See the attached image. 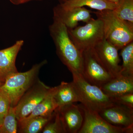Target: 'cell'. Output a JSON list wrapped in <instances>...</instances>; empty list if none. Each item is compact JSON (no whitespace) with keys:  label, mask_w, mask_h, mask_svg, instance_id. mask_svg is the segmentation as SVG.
Listing matches in <instances>:
<instances>
[{"label":"cell","mask_w":133,"mask_h":133,"mask_svg":"<svg viewBox=\"0 0 133 133\" xmlns=\"http://www.w3.org/2000/svg\"><path fill=\"white\" fill-rule=\"evenodd\" d=\"M18 121L16 118L15 107L10 106L0 127V133H16Z\"/></svg>","instance_id":"cell-20"},{"label":"cell","mask_w":133,"mask_h":133,"mask_svg":"<svg viewBox=\"0 0 133 133\" xmlns=\"http://www.w3.org/2000/svg\"><path fill=\"white\" fill-rule=\"evenodd\" d=\"M61 1V3H63L65 2L68 1H70V0H59Z\"/></svg>","instance_id":"cell-29"},{"label":"cell","mask_w":133,"mask_h":133,"mask_svg":"<svg viewBox=\"0 0 133 133\" xmlns=\"http://www.w3.org/2000/svg\"><path fill=\"white\" fill-rule=\"evenodd\" d=\"M116 104L123 105L133 109V93L127 94L112 99Z\"/></svg>","instance_id":"cell-24"},{"label":"cell","mask_w":133,"mask_h":133,"mask_svg":"<svg viewBox=\"0 0 133 133\" xmlns=\"http://www.w3.org/2000/svg\"><path fill=\"white\" fill-rule=\"evenodd\" d=\"M10 106V102L7 96L0 89V124L1 125Z\"/></svg>","instance_id":"cell-23"},{"label":"cell","mask_w":133,"mask_h":133,"mask_svg":"<svg viewBox=\"0 0 133 133\" xmlns=\"http://www.w3.org/2000/svg\"><path fill=\"white\" fill-rule=\"evenodd\" d=\"M10 2L14 5H17L20 4V0H9Z\"/></svg>","instance_id":"cell-26"},{"label":"cell","mask_w":133,"mask_h":133,"mask_svg":"<svg viewBox=\"0 0 133 133\" xmlns=\"http://www.w3.org/2000/svg\"><path fill=\"white\" fill-rule=\"evenodd\" d=\"M86 23L84 26L68 29L70 38L81 53L93 49L105 39L104 23L101 19L92 18Z\"/></svg>","instance_id":"cell-5"},{"label":"cell","mask_w":133,"mask_h":133,"mask_svg":"<svg viewBox=\"0 0 133 133\" xmlns=\"http://www.w3.org/2000/svg\"><path fill=\"white\" fill-rule=\"evenodd\" d=\"M57 108V105L53 97V87H52L48 95L37 104L28 116L25 118H30L37 116L50 117Z\"/></svg>","instance_id":"cell-17"},{"label":"cell","mask_w":133,"mask_h":133,"mask_svg":"<svg viewBox=\"0 0 133 133\" xmlns=\"http://www.w3.org/2000/svg\"><path fill=\"white\" fill-rule=\"evenodd\" d=\"M121 55L123 60L121 75L133 78V41L121 49Z\"/></svg>","instance_id":"cell-19"},{"label":"cell","mask_w":133,"mask_h":133,"mask_svg":"<svg viewBox=\"0 0 133 133\" xmlns=\"http://www.w3.org/2000/svg\"><path fill=\"white\" fill-rule=\"evenodd\" d=\"M59 5L66 9L83 7L86 6L98 11L106 10H113L117 6L116 4L105 0H70L60 3Z\"/></svg>","instance_id":"cell-16"},{"label":"cell","mask_w":133,"mask_h":133,"mask_svg":"<svg viewBox=\"0 0 133 133\" xmlns=\"http://www.w3.org/2000/svg\"><path fill=\"white\" fill-rule=\"evenodd\" d=\"M109 124L133 132V109L114 103L99 112Z\"/></svg>","instance_id":"cell-9"},{"label":"cell","mask_w":133,"mask_h":133,"mask_svg":"<svg viewBox=\"0 0 133 133\" xmlns=\"http://www.w3.org/2000/svg\"><path fill=\"white\" fill-rule=\"evenodd\" d=\"M82 55L81 75L88 83L100 87L114 77L100 62L93 48L84 51Z\"/></svg>","instance_id":"cell-6"},{"label":"cell","mask_w":133,"mask_h":133,"mask_svg":"<svg viewBox=\"0 0 133 133\" xmlns=\"http://www.w3.org/2000/svg\"><path fill=\"white\" fill-rule=\"evenodd\" d=\"M83 115V122L78 133H132L130 130L109 124L98 112L79 105Z\"/></svg>","instance_id":"cell-8"},{"label":"cell","mask_w":133,"mask_h":133,"mask_svg":"<svg viewBox=\"0 0 133 133\" xmlns=\"http://www.w3.org/2000/svg\"><path fill=\"white\" fill-rule=\"evenodd\" d=\"M100 88L112 99L121 95L133 93V78L120 75L113 78Z\"/></svg>","instance_id":"cell-14"},{"label":"cell","mask_w":133,"mask_h":133,"mask_svg":"<svg viewBox=\"0 0 133 133\" xmlns=\"http://www.w3.org/2000/svg\"><path fill=\"white\" fill-rule=\"evenodd\" d=\"M73 84L79 99V102L88 109L99 112L114 104L111 98L103 92L100 87L91 84L81 74L72 73Z\"/></svg>","instance_id":"cell-4"},{"label":"cell","mask_w":133,"mask_h":133,"mask_svg":"<svg viewBox=\"0 0 133 133\" xmlns=\"http://www.w3.org/2000/svg\"><path fill=\"white\" fill-rule=\"evenodd\" d=\"M53 96L57 105V109L79 102L78 94L72 82L63 81L59 85L53 87Z\"/></svg>","instance_id":"cell-15"},{"label":"cell","mask_w":133,"mask_h":133,"mask_svg":"<svg viewBox=\"0 0 133 133\" xmlns=\"http://www.w3.org/2000/svg\"><path fill=\"white\" fill-rule=\"evenodd\" d=\"M112 10L119 18L133 23V0H122Z\"/></svg>","instance_id":"cell-21"},{"label":"cell","mask_w":133,"mask_h":133,"mask_svg":"<svg viewBox=\"0 0 133 133\" xmlns=\"http://www.w3.org/2000/svg\"><path fill=\"white\" fill-rule=\"evenodd\" d=\"M53 22L49 26V31L57 56L72 74H81L82 53L70 38L66 26L58 19L53 17Z\"/></svg>","instance_id":"cell-1"},{"label":"cell","mask_w":133,"mask_h":133,"mask_svg":"<svg viewBox=\"0 0 133 133\" xmlns=\"http://www.w3.org/2000/svg\"><path fill=\"white\" fill-rule=\"evenodd\" d=\"M47 63L46 60L36 64L24 72L13 73L5 79L0 89L7 96L10 106L15 107L27 91L38 80V75L42 67Z\"/></svg>","instance_id":"cell-3"},{"label":"cell","mask_w":133,"mask_h":133,"mask_svg":"<svg viewBox=\"0 0 133 133\" xmlns=\"http://www.w3.org/2000/svg\"><path fill=\"white\" fill-rule=\"evenodd\" d=\"M1 124H0V127H1Z\"/></svg>","instance_id":"cell-30"},{"label":"cell","mask_w":133,"mask_h":133,"mask_svg":"<svg viewBox=\"0 0 133 133\" xmlns=\"http://www.w3.org/2000/svg\"><path fill=\"white\" fill-rule=\"evenodd\" d=\"M93 49L100 62L114 77L121 75L120 59L116 47L105 38Z\"/></svg>","instance_id":"cell-10"},{"label":"cell","mask_w":133,"mask_h":133,"mask_svg":"<svg viewBox=\"0 0 133 133\" xmlns=\"http://www.w3.org/2000/svg\"><path fill=\"white\" fill-rule=\"evenodd\" d=\"M109 2L112 3H114V4L118 5L119 3L121 2L122 0H105Z\"/></svg>","instance_id":"cell-25"},{"label":"cell","mask_w":133,"mask_h":133,"mask_svg":"<svg viewBox=\"0 0 133 133\" xmlns=\"http://www.w3.org/2000/svg\"><path fill=\"white\" fill-rule=\"evenodd\" d=\"M24 43L23 40H18L10 47L0 50V79L4 82L8 76L18 72L16 61Z\"/></svg>","instance_id":"cell-12"},{"label":"cell","mask_w":133,"mask_h":133,"mask_svg":"<svg viewBox=\"0 0 133 133\" xmlns=\"http://www.w3.org/2000/svg\"><path fill=\"white\" fill-rule=\"evenodd\" d=\"M57 110L65 133H78L83 122V112L79 105L73 103Z\"/></svg>","instance_id":"cell-13"},{"label":"cell","mask_w":133,"mask_h":133,"mask_svg":"<svg viewBox=\"0 0 133 133\" xmlns=\"http://www.w3.org/2000/svg\"><path fill=\"white\" fill-rule=\"evenodd\" d=\"M33 1H42V0H20V4H23Z\"/></svg>","instance_id":"cell-27"},{"label":"cell","mask_w":133,"mask_h":133,"mask_svg":"<svg viewBox=\"0 0 133 133\" xmlns=\"http://www.w3.org/2000/svg\"><path fill=\"white\" fill-rule=\"evenodd\" d=\"M104 23L105 38L118 50L133 41V23L121 19L112 10L94 12Z\"/></svg>","instance_id":"cell-2"},{"label":"cell","mask_w":133,"mask_h":133,"mask_svg":"<svg viewBox=\"0 0 133 133\" xmlns=\"http://www.w3.org/2000/svg\"><path fill=\"white\" fill-rule=\"evenodd\" d=\"M52 116L50 117L37 116L30 118H24L18 121L21 132H39L42 131L43 129L50 120Z\"/></svg>","instance_id":"cell-18"},{"label":"cell","mask_w":133,"mask_h":133,"mask_svg":"<svg viewBox=\"0 0 133 133\" xmlns=\"http://www.w3.org/2000/svg\"><path fill=\"white\" fill-rule=\"evenodd\" d=\"M3 83H4V81H2L1 79H0V87L3 84Z\"/></svg>","instance_id":"cell-28"},{"label":"cell","mask_w":133,"mask_h":133,"mask_svg":"<svg viewBox=\"0 0 133 133\" xmlns=\"http://www.w3.org/2000/svg\"><path fill=\"white\" fill-rule=\"evenodd\" d=\"M53 11V17L59 20L68 29L76 28L79 22L87 23L92 18L91 10L84 7L66 9L59 4Z\"/></svg>","instance_id":"cell-11"},{"label":"cell","mask_w":133,"mask_h":133,"mask_svg":"<svg viewBox=\"0 0 133 133\" xmlns=\"http://www.w3.org/2000/svg\"><path fill=\"white\" fill-rule=\"evenodd\" d=\"M42 130L43 133H65L58 110L54 112Z\"/></svg>","instance_id":"cell-22"},{"label":"cell","mask_w":133,"mask_h":133,"mask_svg":"<svg viewBox=\"0 0 133 133\" xmlns=\"http://www.w3.org/2000/svg\"><path fill=\"white\" fill-rule=\"evenodd\" d=\"M51 88L38 79L24 94L15 107L17 121L28 116L49 93Z\"/></svg>","instance_id":"cell-7"}]
</instances>
